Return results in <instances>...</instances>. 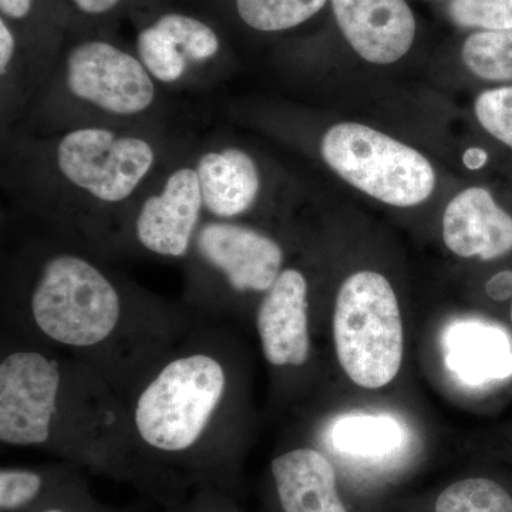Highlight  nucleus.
Here are the masks:
<instances>
[{"instance_id": "nucleus-1", "label": "nucleus", "mask_w": 512, "mask_h": 512, "mask_svg": "<svg viewBox=\"0 0 512 512\" xmlns=\"http://www.w3.org/2000/svg\"><path fill=\"white\" fill-rule=\"evenodd\" d=\"M19 183L33 200L86 215L131 214L163 174L165 148L154 130L83 126L25 146Z\"/></svg>"}, {"instance_id": "nucleus-2", "label": "nucleus", "mask_w": 512, "mask_h": 512, "mask_svg": "<svg viewBox=\"0 0 512 512\" xmlns=\"http://www.w3.org/2000/svg\"><path fill=\"white\" fill-rule=\"evenodd\" d=\"M158 87L138 56L89 40L70 49L62 72L47 76L33 103L52 109L49 134L83 126L153 130L146 123L156 113Z\"/></svg>"}, {"instance_id": "nucleus-3", "label": "nucleus", "mask_w": 512, "mask_h": 512, "mask_svg": "<svg viewBox=\"0 0 512 512\" xmlns=\"http://www.w3.org/2000/svg\"><path fill=\"white\" fill-rule=\"evenodd\" d=\"M227 390V370L217 356L175 357L138 394L133 412L138 439L156 456L188 460L220 413Z\"/></svg>"}, {"instance_id": "nucleus-4", "label": "nucleus", "mask_w": 512, "mask_h": 512, "mask_svg": "<svg viewBox=\"0 0 512 512\" xmlns=\"http://www.w3.org/2000/svg\"><path fill=\"white\" fill-rule=\"evenodd\" d=\"M28 306L46 339L76 350L97 348L113 338L124 315L119 285L74 251L52 252L36 266Z\"/></svg>"}, {"instance_id": "nucleus-5", "label": "nucleus", "mask_w": 512, "mask_h": 512, "mask_svg": "<svg viewBox=\"0 0 512 512\" xmlns=\"http://www.w3.org/2000/svg\"><path fill=\"white\" fill-rule=\"evenodd\" d=\"M336 356L357 386L382 389L399 375L403 362L402 312L390 282L373 271L350 275L333 312Z\"/></svg>"}, {"instance_id": "nucleus-6", "label": "nucleus", "mask_w": 512, "mask_h": 512, "mask_svg": "<svg viewBox=\"0 0 512 512\" xmlns=\"http://www.w3.org/2000/svg\"><path fill=\"white\" fill-rule=\"evenodd\" d=\"M320 154L346 183L394 207L423 204L436 187V171L423 154L365 124L330 127Z\"/></svg>"}, {"instance_id": "nucleus-7", "label": "nucleus", "mask_w": 512, "mask_h": 512, "mask_svg": "<svg viewBox=\"0 0 512 512\" xmlns=\"http://www.w3.org/2000/svg\"><path fill=\"white\" fill-rule=\"evenodd\" d=\"M62 367L37 350H15L0 362V441L12 447L53 443L62 413Z\"/></svg>"}, {"instance_id": "nucleus-8", "label": "nucleus", "mask_w": 512, "mask_h": 512, "mask_svg": "<svg viewBox=\"0 0 512 512\" xmlns=\"http://www.w3.org/2000/svg\"><path fill=\"white\" fill-rule=\"evenodd\" d=\"M194 160L167 165L131 211V229L141 248L161 258L191 255L204 217Z\"/></svg>"}, {"instance_id": "nucleus-9", "label": "nucleus", "mask_w": 512, "mask_h": 512, "mask_svg": "<svg viewBox=\"0 0 512 512\" xmlns=\"http://www.w3.org/2000/svg\"><path fill=\"white\" fill-rule=\"evenodd\" d=\"M191 254L237 293H265L284 271L281 245L237 221L202 222Z\"/></svg>"}, {"instance_id": "nucleus-10", "label": "nucleus", "mask_w": 512, "mask_h": 512, "mask_svg": "<svg viewBox=\"0 0 512 512\" xmlns=\"http://www.w3.org/2000/svg\"><path fill=\"white\" fill-rule=\"evenodd\" d=\"M309 286L295 268L284 269L265 292L256 312V329L266 362L302 366L311 353L308 319Z\"/></svg>"}, {"instance_id": "nucleus-11", "label": "nucleus", "mask_w": 512, "mask_h": 512, "mask_svg": "<svg viewBox=\"0 0 512 512\" xmlns=\"http://www.w3.org/2000/svg\"><path fill=\"white\" fill-rule=\"evenodd\" d=\"M343 36L367 62L392 64L407 55L416 20L404 0H332Z\"/></svg>"}, {"instance_id": "nucleus-12", "label": "nucleus", "mask_w": 512, "mask_h": 512, "mask_svg": "<svg viewBox=\"0 0 512 512\" xmlns=\"http://www.w3.org/2000/svg\"><path fill=\"white\" fill-rule=\"evenodd\" d=\"M205 214L212 220L237 221L251 212L262 191L255 158L237 146L204 148L194 158Z\"/></svg>"}, {"instance_id": "nucleus-13", "label": "nucleus", "mask_w": 512, "mask_h": 512, "mask_svg": "<svg viewBox=\"0 0 512 512\" xmlns=\"http://www.w3.org/2000/svg\"><path fill=\"white\" fill-rule=\"evenodd\" d=\"M443 238L447 248L461 258L478 256L491 261L512 251V217L490 191L467 188L444 211Z\"/></svg>"}, {"instance_id": "nucleus-14", "label": "nucleus", "mask_w": 512, "mask_h": 512, "mask_svg": "<svg viewBox=\"0 0 512 512\" xmlns=\"http://www.w3.org/2000/svg\"><path fill=\"white\" fill-rule=\"evenodd\" d=\"M448 369L470 386L512 376V343L503 329L480 320L450 326L443 338Z\"/></svg>"}, {"instance_id": "nucleus-15", "label": "nucleus", "mask_w": 512, "mask_h": 512, "mask_svg": "<svg viewBox=\"0 0 512 512\" xmlns=\"http://www.w3.org/2000/svg\"><path fill=\"white\" fill-rule=\"evenodd\" d=\"M272 477L284 512H348L329 458L315 448H295L275 457Z\"/></svg>"}, {"instance_id": "nucleus-16", "label": "nucleus", "mask_w": 512, "mask_h": 512, "mask_svg": "<svg viewBox=\"0 0 512 512\" xmlns=\"http://www.w3.org/2000/svg\"><path fill=\"white\" fill-rule=\"evenodd\" d=\"M404 440L399 421L386 414H350L336 420L332 430L336 450L359 458L390 456Z\"/></svg>"}, {"instance_id": "nucleus-17", "label": "nucleus", "mask_w": 512, "mask_h": 512, "mask_svg": "<svg viewBox=\"0 0 512 512\" xmlns=\"http://www.w3.org/2000/svg\"><path fill=\"white\" fill-rule=\"evenodd\" d=\"M461 57L471 73L488 82L512 80V28L474 33L464 43Z\"/></svg>"}, {"instance_id": "nucleus-18", "label": "nucleus", "mask_w": 512, "mask_h": 512, "mask_svg": "<svg viewBox=\"0 0 512 512\" xmlns=\"http://www.w3.org/2000/svg\"><path fill=\"white\" fill-rule=\"evenodd\" d=\"M69 483H56L45 471L6 467L0 471V512H33Z\"/></svg>"}, {"instance_id": "nucleus-19", "label": "nucleus", "mask_w": 512, "mask_h": 512, "mask_svg": "<svg viewBox=\"0 0 512 512\" xmlns=\"http://www.w3.org/2000/svg\"><path fill=\"white\" fill-rule=\"evenodd\" d=\"M328 0H237L239 18L259 32H281L313 18Z\"/></svg>"}, {"instance_id": "nucleus-20", "label": "nucleus", "mask_w": 512, "mask_h": 512, "mask_svg": "<svg viewBox=\"0 0 512 512\" xmlns=\"http://www.w3.org/2000/svg\"><path fill=\"white\" fill-rule=\"evenodd\" d=\"M137 52L138 59L158 86L175 87L191 79L190 64L173 40L156 25L138 33Z\"/></svg>"}, {"instance_id": "nucleus-21", "label": "nucleus", "mask_w": 512, "mask_h": 512, "mask_svg": "<svg viewBox=\"0 0 512 512\" xmlns=\"http://www.w3.org/2000/svg\"><path fill=\"white\" fill-rule=\"evenodd\" d=\"M154 25L173 40L181 55L190 64V69L208 64L220 55V37L201 20L181 13H167Z\"/></svg>"}, {"instance_id": "nucleus-22", "label": "nucleus", "mask_w": 512, "mask_h": 512, "mask_svg": "<svg viewBox=\"0 0 512 512\" xmlns=\"http://www.w3.org/2000/svg\"><path fill=\"white\" fill-rule=\"evenodd\" d=\"M436 512H512V497L493 480L468 478L440 494Z\"/></svg>"}, {"instance_id": "nucleus-23", "label": "nucleus", "mask_w": 512, "mask_h": 512, "mask_svg": "<svg viewBox=\"0 0 512 512\" xmlns=\"http://www.w3.org/2000/svg\"><path fill=\"white\" fill-rule=\"evenodd\" d=\"M448 13L461 28H512V0H451Z\"/></svg>"}, {"instance_id": "nucleus-24", "label": "nucleus", "mask_w": 512, "mask_h": 512, "mask_svg": "<svg viewBox=\"0 0 512 512\" xmlns=\"http://www.w3.org/2000/svg\"><path fill=\"white\" fill-rule=\"evenodd\" d=\"M476 116L491 136L512 148V86L481 93L476 100Z\"/></svg>"}, {"instance_id": "nucleus-25", "label": "nucleus", "mask_w": 512, "mask_h": 512, "mask_svg": "<svg viewBox=\"0 0 512 512\" xmlns=\"http://www.w3.org/2000/svg\"><path fill=\"white\" fill-rule=\"evenodd\" d=\"M33 512H104L100 510L86 493L79 487L72 484L63 488L55 497L50 498L46 504Z\"/></svg>"}, {"instance_id": "nucleus-26", "label": "nucleus", "mask_w": 512, "mask_h": 512, "mask_svg": "<svg viewBox=\"0 0 512 512\" xmlns=\"http://www.w3.org/2000/svg\"><path fill=\"white\" fill-rule=\"evenodd\" d=\"M490 298L495 301H505V299L511 298L512 296V272L504 271L493 276L485 286Z\"/></svg>"}, {"instance_id": "nucleus-27", "label": "nucleus", "mask_w": 512, "mask_h": 512, "mask_svg": "<svg viewBox=\"0 0 512 512\" xmlns=\"http://www.w3.org/2000/svg\"><path fill=\"white\" fill-rule=\"evenodd\" d=\"M33 0H0V10L9 19L22 20L32 12Z\"/></svg>"}, {"instance_id": "nucleus-28", "label": "nucleus", "mask_w": 512, "mask_h": 512, "mask_svg": "<svg viewBox=\"0 0 512 512\" xmlns=\"http://www.w3.org/2000/svg\"><path fill=\"white\" fill-rule=\"evenodd\" d=\"M76 8L87 15H103L119 5L120 0H73Z\"/></svg>"}, {"instance_id": "nucleus-29", "label": "nucleus", "mask_w": 512, "mask_h": 512, "mask_svg": "<svg viewBox=\"0 0 512 512\" xmlns=\"http://www.w3.org/2000/svg\"><path fill=\"white\" fill-rule=\"evenodd\" d=\"M487 160V153L477 147L467 150L463 157L464 165L470 168V170H480V168H483L484 165L487 164Z\"/></svg>"}, {"instance_id": "nucleus-30", "label": "nucleus", "mask_w": 512, "mask_h": 512, "mask_svg": "<svg viewBox=\"0 0 512 512\" xmlns=\"http://www.w3.org/2000/svg\"><path fill=\"white\" fill-rule=\"evenodd\" d=\"M184 512H224V501L212 500L210 497L201 498L190 510Z\"/></svg>"}, {"instance_id": "nucleus-31", "label": "nucleus", "mask_w": 512, "mask_h": 512, "mask_svg": "<svg viewBox=\"0 0 512 512\" xmlns=\"http://www.w3.org/2000/svg\"><path fill=\"white\" fill-rule=\"evenodd\" d=\"M511 322H512V308H511Z\"/></svg>"}]
</instances>
